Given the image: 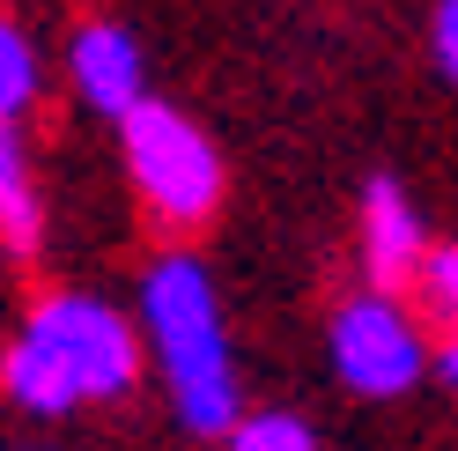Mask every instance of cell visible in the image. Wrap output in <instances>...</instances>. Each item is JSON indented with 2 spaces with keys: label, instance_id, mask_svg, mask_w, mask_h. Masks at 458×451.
Listing matches in <instances>:
<instances>
[{
  "label": "cell",
  "instance_id": "6da1fadb",
  "mask_svg": "<svg viewBox=\"0 0 458 451\" xmlns=\"http://www.w3.org/2000/svg\"><path fill=\"white\" fill-rule=\"evenodd\" d=\"M140 378V333L104 296H45L0 348V392L22 414H74L89 400H126Z\"/></svg>",
  "mask_w": 458,
  "mask_h": 451
},
{
  "label": "cell",
  "instance_id": "7a4b0ae2",
  "mask_svg": "<svg viewBox=\"0 0 458 451\" xmlns=\"http://www.w3.org/2000/svg\"><path fill=\"white\" fill-rule=\"evenodd\" d=\"M140 333L163 362L170 407L192 437H229L237 430V362H229V326L215 303V281L192 251H163L140 274Z\"/></svg>",
  "mask_w": 458,
  "mask_h": 451
},
{
  "label": "cell",
  "instance_id": "3957f363",
  "mask_svg": "<svg viewBox=\"0 0 458 451\" xmlns=\"http://www.w3.org/2000/svg\"><path fill=\"white\" fill-rule=\"evenodd\" d=\"M119 149H126V178L140 192V208H148L163 230H199V222H215L222 156L178 104H163V97L133 104L119 119Z\"/></svg>",
  "mask_w": 458,
  "mask_h": 451
},
{
  "label": "cell",
  "instance_id": "277c9868",
  "mask_svg": "<svg viewBox=\"0 0 458 451\" xmlns=\"http://www.w3.org/2000/svg\"><path fill=\"white\" fill-rule=\"evenodd\" d=\"M326 355L348 392H362V400H399V392H414L428 378V341L414 311L399 296H355L333 311V333H326Z\"/></svg>",
  "mask_w": 458,
  "mask_h": 451
},
{
  "label": "cell",
  "instance_id": "5b68a950",
  "mask_svg": "<svg viewBox=\"0 0 458 451\" xmlns=\"http://www.w3.org/2000/svg\"><path fill=\"white\" fill-rule=\"evenodd\" d=\"M67 81L74 97L104 111V119H126L133 104H148V60H140V38L126 22H81L67 45Z\"/></svg>",
  "mask_w": 458,
  "mask_h": 451
},
{
  "label": "cell",
  "instance_id": "8992f818",
  "mask_svg": "<svg viewBox=\"0 0 458 451\" xmlns=\"http://www.w3.org/2000/svg\"><path fill=\"white\" fill-rule=\"evenodd\" d=\"M421 260H428V230H421L414 200L392 178H369V192H362V267L377 281V296L414 289Z\"/></svg>",
  "mask_w": 458,
  "mask_h": 451
},
{
  "label": "cell",
  "instance_id": "52a82bcc",
  "mask_svg": "<svg viewBox=\"0 0 458 451\" xmlns=\"http://www.w3.org/2000/svg\"><path fill=\"white\" fill-rule=\"evenodd\" d=\"M45 244V208H38V178H30V149L15 126H0V251L8 260H38Z\"/></svg>",
  "mask_w": 458,
  "mask_h": 451
},
{
  "label": "cell",
  "instance_id": "ba28073f",
  "mask_svg": "<svg viewBox=\"0 0 458 451\" xmlns=\"http://www.w3.org/2000/svg\"><path fill=\"white\" fill-rule=\"evenodd\" d=\"M38 81H45V67H38L30 30H22L15 15H0V126H15L22 111L38 104Z\"/></svg>",
  "mask_w": 458,
  "mask_h": 451
},
{
  "label": "cell",
  "instance_id": "9c48e42d",
  "mask_svg": "<svg viewBox=\"0 0 458 451\" xmlns=\"http://www.w3.org/2000/svg\"><path fill=\"white\" fill-rule=\"evenodd\" d=\"M414 289H421V319H437L444 341H458V244H428Z\"/></svg>",
  "mask_w": 458,
  "mask_h": 451
},
{
  "label": "cell",
  "instance_id": "30bf717a",
  "mask_svg": "<svg viewBox=\"0 0 458 451\" xmlns=\"http://www.w3.org/2000/svg\"><path fill=\"white\" fill-rule=\"evenodd\" d=\"M229 451H318V437H310L303 414H237V430H229Z\"/></svg>",
  "mask_w": 458,
  "mask_h": 451
},
{
  "label": "cell",
  "instance_id": "8fae6325",
  "mask_svg": "<svg viewBox=\"0 0 458 451\" xmlns=\"http://www.w3.org/2000/svg\"><path fill=\"white\" fill-rule=\"evenodd\" d=\"M428 38H437V67L458 81V0H444V8H437V30H428Z\"/></svg>",
  "mask_w": 458,
  "mask_h": 451
},
{
  "label": "cell",
  "instance_id": "7c38bea8",
  "mask_svg": "<svg viewBox=\"0 0 458 451\" xmlns=\"http://www.w3.org/2000/svg\"><path fill=\"white\" fill-rule=\"evenodd\" d=\"M428 370H437V378L451 385V400H458V341H444L437 355H428Z\"/></svg>",
  "mask_w": 458,
  "mask_h": 451
}]
</instances>
